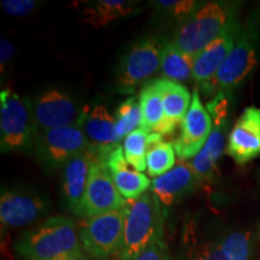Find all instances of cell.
Wrapping results in <instances>:
<instances>
[{
    "instance_id": "12",
    "label": "cell",
    "mask_w": 260,
    "mask_h": 260,
    "mask_svg": "<svg viewBox=\"0 0 260 260\" xmlns=\"http://www.w3.org/2000/svg\"><path fill=\"white\" fill-rule=\"evenodd\" d=\"M88 141L89 151L105 162L110 154L119 147L116 134L115 117L103 105L84 107L77 122Z\"/></svg>"
},
{
    "instance_id": "9",
    "label": "cell",
    "mask_w": 260,
    "mask_h": 260,
    "mask_svg": "<svg viewBox=\"0 0 260 260\" xmlns=\"http://www.w3.org/2000/svg\"><path fill=\"white\" fill-rule=\"evenodd\" d=\"M126 203L128 201L117 189L105 162L94 155L86 193L80 205L77 216L90 218L98 214L124 209Z\"/></svg>"
},
{
    "instance_id": "13",
    "label": "cell",
    "mask_w": 260,
    "mask_h": 260,
    "mask_svg": "<svg viewBox=\"0 0 260 260\" xmlns=\"http://www.w3.org/2000/svg\"><path fill=\"white\" fill-rule=\"evenodd\" d=\"M225 153L237 165H246L260 155V107L248 106L228 135Z\"/></svg>"
},
{
    "instance_id": "10",
    "label": "cell",
    "mask_w": 260,
    "mask_h": 260,
    "mask_svg": "<svg viewBox=\"0 0 260 260\" xmlns=\"http://www.w3.org/2000/svg\"><path fill=\"white\" fill-rule=\"evenodd\" d=\"M213 129V119L201 102L199 89L195 88L191 104L181 124L180 136L174 148L180 160H191L203 149Z\"/></svg>"
},
{
    "instance_id": "28",
    "label": "cell",
    "mask_w": 260,
    "mask_h": 260,
    "mask_svg": "<svg viewBox=\"0 0 260 260\" xmlns=\"http://www.w3.org/2000/svg\"><path fill=\"white\" fill-rule=\"evenodd\" d=\"M149 132L145 128H139L123 140V151L126 161L136 171L147 170V139Z\"/></svg>"
},
{
    "instance_id": "16",
    "label": "cell",
    "mask_w": 260,
    "mask_h": 260,
    "mask_svg": "<svg viewBox=\"0 0 260 260\" xmlns=\"http://www.w3.org/2000/svg\"><path fill=\"white\" fill-rule=\"evenodd\" d=\"M199 181L189 161L178 160L170 171L153 178L151 191L164 206H170L193 191Z\"/></svg>"
},
{
    "instance_id": "23",
    "label": "cell",
    "mask_w": 260,
    "mask_h": 260,
    "mask_svg": "<svg viewBox=\"0 0 260 260\" xmlns=\"http://www.w3.org/2000/svg\"><path fill=\"white\" fill-rule=\"evenodd\" d=\"M139 102L142 112V128L147 129L149 133H159L162 135L165 125L164 106L160 89L155 80L149 81L142 87Z\"/></svg>"
},
{
    "instance_id": "27",
    "label": "cell",
    "mask_w": 260,
    "mask_h": 260,
    "mask_svg": "<svg viewBox=\"0 0 260 260\" xmlns=\"http://www.w3.org/2000/svg\"><path fill=\"white\" fill-rule=\"evenodd\" d=\"M116 134L119 141H123L130 133L142 126V112L139 98L130 96L124 100L115 115Z\"/></svg>"
},
{
    "instance_id": "5",
    "label": "cell",
    "mask_w": 260,
    "mask_h": 260,
    "mask_svg": "<svg viewBox=\"0 0 260 260\" xmlns=\"http://www.w3.org/2000/svg\"><path fill=\"white\" fill-rule=\"evenodd\" d=\"M35 124L30 99L11 89L0 93V146L2 152L27 151L34 147Z\"/></svg>"
},
{
    "instance_id": "8",
    "label": "cell",
    "mask_w": 260,
    "mask_h": 260,
    "mask_svg": "<svg viewBox=\"0 0 260 260\" xmlns=\"http://www.w3.org/2000/svg\"><path fill=\"white\" fill-rule=\"evenodd\" d=\"M87 149L88 141L79 123L35 134V154L50 168L64 167L65 162Z\"/></svg>"
},
{
    "instance_id": "33",
    "label": "cell",
    "mask_w": 260,
    "mask_h": 260,
    "mask_svg": "<svg viewBox=\"0 0 260 260\" xmlns=\"http://www.w3.org/2000/svg\"><path fill=\"white\" fill-rule=\"evenodd\" d=\"M56 260H88L84 254H76V255H69V256H64V258H59Z\"/></svg>"
},
{
    "instance_id": "31",
    "label": "cell",
    "mask_w": 260,
    "mask_h": 260,
    "mask_svg": "<svg viewBox=\"0 0 260 260\" xmlns=\"http://www.w3.org/2000/svg\"><path fill=\"white\" fill-rule=\"evenodd\" d=\"M134 260H174V258L169 252L167 243H165V241H161L149 247L148 249H146L142 254H140Z\"/></svg>"
},
{
    "instance_id": "3",
    "label": "cell",
    "mask_w": 260,
    "mask_h": 260,
    "mask_svg": "<svg viewBox=\"0 0 260 260\" xmlns=\"http://www.w3.org/2000/svg\"><path fill=\"white\" fill-rule=\"evenodd\" d=\"M23 260H56L83 254L79 233L67 217H51L34 229L24 232L15 243Z\"/></svg>"
},
{
    "instance_id": "6",
    "label": "cell",
    "mask_w": 260,
    "mask_h": 260,
    "mask_svg": "<svg viewBox=\"0 0 260 260\" xmlns=\"http://www.w3.org/2000/svg\"><path fill=\"white\" fill-rule=\"evenodd\" d=\"M161 44L153 35H146L132 45L122 57L116 84L119 93L132 94L149 82L160 68Z\"/></svg>"
},
{
    "instance_id": "20",
    "label": "cell",
    "mask_w": 260,
    "mask_h": 260,
    "mask_svg": "<svg viewBox=\"0 0 260 260\" xmlns=\"http://www.w3.org/2000/svg\"><path fill=\"white\" fill-rule=\"evenodd\" d=\"M229 121L213 122V129L203 149L189 161L199 180L210 181L216 176L217 165L226 151V130Z\"/></svg>"
},
{
    "instance_id": "22",
    "label": "cell",
    "mask_w": 260,
    "mask_h": 260,
    "mask_svg": "<svg viewBox=\"0 0 260 260\" xmlns=\"http://www.w3.org/2000/svg\"><path fill=\"white\" fill-rule=\"evenodd\" d=\"M194 58L184 53L174 40L161 44L160 71L164 79L181 83L193 79Z\"/></svg>"
},
{
    "instance_id": "32",
    "label": "cell",
    "mask_w": 260,
    "mask_h": 260,
    "mask_svg": "<svg viewBox=\"0 0 260 260\" xmlns=\"http://www.w3.org/2000/svg\"><path fill=\"white\" fill-rule=\"evenodd\" d=\"M15 56V47L9 40L3 38L0 41V65H2V73H4L6 67L11 63Z\"/></svg>"
},
{
    "instance_id": "1",
    "label": "cell",
    "mask_w": 260,
    "mask_h": 260,
    "mask_svg": "<svg viewBox=\"0 0 260 260\" xmlns=\"http://www.w3.org/2000/svg\"><path fill=\"white\" fill-rule=\"evenodd\" d=\"M260 31L256 17H252L240 30L239 38L226 59L220 65L212 79L198 86L200 94L230 96L258 67L260 59Z\"/></svg>"
},
{
    "instance_id": "11",
    "label": "cell",
    "mask_w": 260,
    "mask_h": 260,
    "mask_svg": "<svg viewBox=\"0 0 260 260\" xmlns=\"http://www.w3.org/2000/svg\"><path fill=\"white\" fill-rule=\"evenodd\" d=\"M37 133L61 128L79 122L81 112L73 98L59 89H50L30 100Z\"/></svg>"
},
{
    "instance_id": "21",
    "label": "cell",
    "mask_w": 260,
    "mask_h": 260,
    "mask_svg": "<svg viewBox=\"0 0 260 260\" xmlns=\"http://www.w3.org/2000/svg\"><path fill=\"white\" fill-rule=\"evenodd\" d=\"M182 253L184 260H228L218 239H206L194 223H187L182 233Z\"/></svg>"
},
{
    "instance_id": "4",
    "label": "cell",
    "mask_w": 260,
    "mask_h": 260,
    "mask_svg": "<svg viewBox=\"0 0 260 260\" xmlns=\"http://www.w3.org/2000/svg\"><path fill=\"white\" fill-rule=\"evenodd\" d=\"M236 21L235 3L209 2L183 21L172 40L184 53L195 58Z\"/></svg>"
},
{
    "instance_id": "7",
    "label": "cell",
    "mask_w": 260,
    "mask_h": 260,
    "mask_svg": "<svg viewBox=\"0 0 260 260\" xmlns=\"http://www.w3.org/2000/svg\"><path fill=\"white\" fill-rule=\"evenodd\" d=\"M124 219L125 207L84 219L79 230L83 251L96 260H107L119 254Z\"/></svg>"
},
{
    "instance_id": "18",
    "label": "cell",
    "mask_w": 260,
    "mask_h": 260,
    "mask_svg": "<svg viewBox=\"0 0 260 260\" xmlns=\"http://www.w3.org/2000/svg\"><path fill=\"white\" fill-rule=\"evenodd\" d=\"M94 154L89 149L79 153L63 167V195L68 209L77 214L86 193Z\"/></svg>"
},
{
    "instance_id": "29",
    "label": "cell",
    "mask_w": 260,
    "mask_h": 260,
    "mask_svg": "<svg viewBox=\"0 0 260 260\" xmlns=\"http://www.w3.org/2000/svg\"><path fill=\"white\" fill-rule=\"evenodd\" d=\"M0 5L12 17H24L38 8V3L34 0H3Z\"/></svg>"
},
{
    "instance_id": "34",
    "label": "cell",
    "mask_w": 260,
    "mask_h": 260,
    "mask_svg": "<svg viewBox=\"0 0 260 260\" xmlns=\"http://www.w3.org/2000/svg\"><path fill=\"white\" fill-rule=\"evenodd\" d=\"M259 174H260V169H259Z\"/></svg>"
},
{
    "instance_id": "19",
    "label": "cell",
    "mask_w": 260,
    "mask_h": 260,
    "mask_svg": "<svg viewBox=\"0 0 260 260\" xmlns=\"http://www.w3.org/2000/svg\"><path fill=\"white\" fill-rule=\"evenodd\" d=\"M155 83L160 89L164 106L165 125L162 135H169L183 122L190 107L191 96L189 90L182 83L174 82L164 77L155 79Z\"/></svg>"
},
{
    "instance_id": "26",
    "label": "cell",
    "mask_w": 260,
    "mask_h": 260,
    "mask_svg": "<svg viewBox=\"0 0 260 260\" xmlns=\"http://www.w3.org/2000/svg\"><path fill=\"white\" fill-rule=\"evenodd\" d=\"M224 256L228 260H251L253 237L249 232L233 230L218 237Z\"/></svg>"
},
{
    "instance_id": "25",
    "label": "cell",
    "mask_w": 260,
    "mask_h": 260,
    "mask_svg": "<svg viewBox=\"0 0 260 260\" xmlns=\"http://www.w3.org/2000/svg\"><path fill=\"white\" fill-rule=\"evenodd\" d=\"M134 11V5L124 0H102L84 11V21L94 28L105 27L116 19L128 16Z\"/></svg>"
},
{
    "instance_id": "17",
    "label": "cell",
    "mask_w": 260,
    "mask_h": 260,
    "mask_svg": "<svg viewBox=\"0 0 260 260\" xmlns=\"http://www.w3.org/2000/svg\"><path fill=\"white\" fill-rule=\"evenodd\" d=\"M117 189L126 201L135 200L147 193L152 182L142 172L130 168L122 146L117 147L105 161Z\"/></svg>"
},
{
    "instance_id": "2",
    "label": "cell",
    "mask_w": 260,
    "mask_h": 260,
    "mask_svg": "<svg viewBox=\"0 0 260 260\" xmlns=\"http://www.w3.org/2000/svg\"><path fill=\"white\" fill-rule=\"evenodd\" d=\"M167 211L157 195L147 191L125 206L124 233L119 258L134 260L155 243L164 241Z\"/></svg>"
},
{
    "instance_id": "24",
    "label": "cell",
    "mask_w": 260,
    "mask_h": 260,
    "mask_svg": "<svg viewBox=\"0 0 260 260\" xmlns=\"http://www.w3.org/2000/svg\"><path fill=\"white\" fill-rule=\"evenodd\" d=\"M147 174L149 177L162 176L176 165L174 144L164 141L159 133H151L147 139Z\"/></svg>"
},
{
    "instance_id": "14",
    "label": "cell",
    "mask_w": 260,
    "mask_h": 260,
    "mask_svg": "<svg viewBox=\"0 0 260 260\" xmlns=\"http://www.w3.org/2000/svg\"><path fill=\"white\" fill-rule=\"evenodd\" d=\"M42 197L21 190H3L0 198V220L3 228H22L46 213Z\"/></svg>"
},
{
    "instance_id": "30",
    "label": "cell",
    "mask_w": 260,
    "mask_h": 260,
    "mask_svg": "<svg viewBox=\"0 0 260 260\" xmlns=\"http://www.w3.org/2000/svg\"><path fill=\"white\" fill-rule=\"evenodd\" d=\"M158 5L162 9H167L169 11H171V14L176 16L177 18L186 19L189 17L190 15H193V12L197 10L199 6L197 5V3L191 2V0H180V2H172V0H160L158 3Z\"/></svg>"
},
{
    "instance_id": "15",
    "label": "cell",
    "mask_w": 260,
    "mask_h": 260,
    "mask_svg": "<svg viewBox=\"0 0 260 260\" xmlns=\"http://www.w3.org/2000/svg\"><path fill=\"white\" fill-rule=\"evenodd\" d=\"M241 27L240 22L236 21L219 38L211 42L209 46L194 58L193 80L198 86L204 83L205 81L212 79L216 75L220 65L226 59L228 54L233 50Z\"/></svg>"
}]
</instances>
